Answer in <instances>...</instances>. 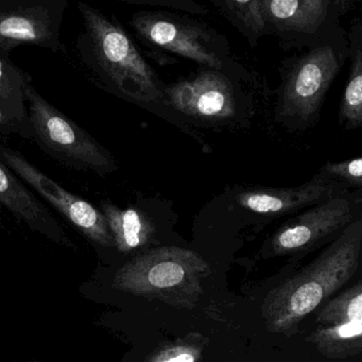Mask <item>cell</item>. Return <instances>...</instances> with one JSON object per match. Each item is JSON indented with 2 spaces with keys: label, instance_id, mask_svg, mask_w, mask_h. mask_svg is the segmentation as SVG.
Wrapping results in <instances>:
<instances>
[{
  "label": "cell",
  "instance_id": "6da1fadb",
  "mask_svg": "<svg viewBox=\"0 0 362 362\" xmlns=\"http://www.w3.org/2000/svg\"><path fill=\"white\" fill-rule=\"evenodd\" d=\"M78 9L83 31L76 52L88 81L133 103H158L163 93L158 77L122 25L90 4L79 3Z\"/></svg>",
  "mask_w": 362,
  "mask_h": 362
},
{
  "label": "cell",
  "instance_id": "7a4b0ae2",
  "mask_svg": "<svg viewBox=\"0 0 362 362\" xmlns=\"http://www.w3.org/2000/svg\"><path fill=\"white\" fill-rule=\"evenodd\" d=\"M361 219L351 222L315 262L273 288L264 298L267 329L287 334L349 283L360 264Z\"/></svg>",
  "mask_w": 362,
  "mask_h": 362
},
{
  "label": "cell",
  "instance_id": "3957f363",
  "mask_svg": "<svg viewBox=\"0 0 362 362\" xmlns=\"http://www.w3.org/2000/svg\"><path fill=\"white\" fill-rule=\"evenodd\" d=\"M211 267L198 253L162 247L134 256L114 277L112 287L133 296L158 300L180 309H192L202 296Z\"/></svg>",
  "mask_w": 362,
  "mask_h": 362
},
{
  "label": "cell",
  "instance_id": "277c9868",
  "mask_svg": "<svg viewBox=\"0 0 362 362\" xmlns=\"http://www.w3.org/2000/svg\"><path fill=\"white\" fill-rule=\"evenodd\" d=\"M24 98L33 141L46 154L67 168L88 171L100 177L117 170L111 152L46 100L33 84L25 86Z\"/></svg>",
  "mask_w": 362,
  "mask_h": 362
},
{
  "label": "cell",
  "instance_id": "5b68a950",
  "mask_svg": "<svg viewBox=\"0 0 362 362\" xmlns=\"http://www.w3.org/2000/svg\"><path fill=\"white\" fill-rule=\"evenodd\" d=\"M69 6V0H0V50L10 54L26 45L64 52L62 23Z\"/></svg>",
  "mask_w": 362,
  "mask_h": 362
},
{
  "label": "cell",
  "instance_id": "8992f818",
  "mask_svg": "<svg viewBox=\"0 0 362 362\" xmlns=\"http://www.w3.org/2000/svg\"><path fill=\"white\" fill-rule=\"evenodd\" d=\"M0 162L16 173L27 186L47 201L82 235L100 247H114L107 220L88 201L71 194L31 164L20 152L0 144Z\"/></svg>",
  "mask_w": 362,
  "mask_h": 362
},
{
  "label": "cell",
  "instance_id": "52a82bcc",
  "mask_svg": "<svg viewBox=\"0 0 362 362\" xmlns=\"http://www.w3.org/2000/svg\"><path fill=\"white\" fill-rule=\"evenodd\" d=\"M353 221V202L349 198L326 199L283 224L269 241V255L304 253L339 230H344Z\"/></svg>",
  "mask_w": 362,
  "mask_h": 362
},
{
  "label": "cell",
  "instance_id": "ba28073f",
  "mask_svg": "<svg viewBox=\"0 0 362 362\" xmlns=\"http://www.w3.org/2000/svg\"><path fill=\"white\" fill-rule=\"evenodd\" d=\"M338 71V60L328 46L317 48L303 57L290 71L284 88V115L300 120L313 117Z\"/></svg>",
  "mask_w": 362,
  "mask_h": 362
},
{
  "label": "cell",
  "instance_id": "9c48e42d",
  "mask_svg": "<svg viewBox=\"0 0 362 362\" xmlns=\"http://www.w3.org/2000/svg\"><path fill=\"white\" fill-rule=\"evenodd\" d=\"M130 26L139 39L160 49L179 54L199 64L220 69L219 57L205 45L204 33L200 29L183 24L158 13L137 12Z\"/></svg>",
  "mask_w": 362,
  "mask_h": 362
},
{
  "label": "cell",
  "instance_id": "30bf717a",
  "mask_svg": "<svg viewBox=\"0 0 362 362\" xmlns=\"http://www.w3.org/2000/svg\"><path fill=\"white\" fill-rule=\"evenodd\" d=\"M166 93L169 105L189 117L218 120L235 114L230 82L217 71H206L196 79L173 84Z\"/></svg>",
  "mask_w": 362,
  "mask_h": 362
},
{
  "label": "cell",
  "instance_id": "8fae6325",
  "mask_svg": "<svg viewBox=\"0 0 362 362\" xmlns=\"http://www.w3.org/2000/svg\"><path fill=\"white\" fill-rule=\"evenodd\" d=\"M332 194V187L321 177L290 188H252L237 197L239 205L259 215L283 216L315 204Z\"/></svg>",
  "mask_w": 362,
  "mask_h": 362
},
{
  "label": "cell",
  "instance_id": "7c38bea8",
  "mask_svg": "<svg viewBox=\"0 0 362 362\" xmlns=\"http://www.w3.org/2000/svg\"><path fill=\"white\" fill-rule=\"evenodd\" d=\"M7 209L33 230L56 240H64L62 228L33 190L0 162V209Z\"/></svg>",
  "mask_w": 362,
  "mask_h": 362
},
{
  "label": "cell",
  "instance_id": "4fadbf2b",
  "mask_svg": "<svg viewBox=\"0 0 362 362\" xmlns=\"http://www.w3.org/2000/svg\"><path fill=\"white\" fill-rule=\"evenodd\" d=\"M98 209L105 216L114 247L120 253L128 254L145 247L156 233L152 220L137 207L120 209L111 201L103 200Z\"/></svg>",
  "mask_w": 362,
  "mask_h": 362
},
{
  "label": "cell",
  "instance_id": "5bb4252c",
  "mask_svg": "<svg viewBox=\"0 0 362 362\" xmlns=\"http://www.w3.org/2000/svg\"><path fill=\"white\" fill-rule=\"evenodd\" d=\"M267 22L284 31L313 33L325 21L328 0H262Z\"/></svg>",
  "mask_w": 362,
  "mask_h": 362
},
{
  "label": "cell",
  "instance_id": "9a60e30c",
  "mask_svg": "<svg viewBox=\"0 0 362 362\" xmlns=\"http://www.w3.org/2000/svg\"><path fill=\"white\" fill-rule=\"evenodd\" d=\"M306 341L329 359L354 357L362 351V321L321 326L311 332Z\"/></svg>",
  "mask_w": 362,
  "mask_h": 362
},
{
  "label": "cell",
  "instance_id": "2e32d148",
  "mask_svg": "<svg viewBox=\"0 0 362 362\" xmlns=\"http://www.w3.org/2000/svg\"><path fill=\"white\" fill-rule=\"evenodd\" d=\"M33 82L30 74L12 62L10 54L0 50V105L12 119L30 126L27 116L24 88Z\"/></svg>",
  "mask_w": 362,
  "mask_h": 362
},
{
  "label": "cell",
  "instance_id": "e0dca14e",
  "mask_svg": "<svg viewBox=\"0 0 362 362\" xmlns=\"http://www.w3.org/2000/svg\"><path fill=\"white\" fill-rule=\"evenodd\" d=\"M315 321L322 326L362 321L361 281L326 300L320 308Z\"/></svg>",
  "mask_w": 362,
  "mask_h": 362
},
{
  "label": "cell",
  "instance_id": "ac0fdd59",
  "mask_svg": "<svg viewBox=\"0 0 362 362\" xmlns=\"http://www.w3.org/2000/svg\"><path fill=\"white\" fill-rule=\"evenodd\" d=\"M340 118L347 128L357 129L362 124V52L360 47L351 58L349 80L343 93Z\"/></svg>",
  "mask_w": 362,
  "mask_h": 362
},
{
  "label": "cell",
  "instance_id": "d6986e66",
  "mask_svg": "<svg viewBox=\"0 0 362 362\" xmlns=\"http://www.w3.org/2000/svg\"><path fill=\"white\" fill-rule=\"evenodd\" d=\"M207 340L198 332H190L152 351L146 362H200Z\"/></svg>",
  "mask_w": 362,
  "mask_h": 362
},
{
  "label": "cell",
  "instance_id": "ffe728a7",
  "mask_svg": "<svg viewBox=\"0 0 362 362\" xmlns=\"http://www.w3.org/2000/svg\"><path fill=\"white\" fill-rule=\"evenodd\" d=\"M216 6L241 30L249 35H262L266 28V18L262 10V0H226L216 1Z\"/></svg>",
  "mask_w": 362,
  "mask_h": 362
},
{
  "label": "cell",
  "instance_id": "44dd1931",
  "mask_svg": "<svg viewBox=\"0 0 362 362\" xmlns=\"http://www.w3.org/2000/svg\"><path fill=\"white\" fill-rule=\"evenodd\" d=\"M323 170L344 183L361 187L362 158L360 156L351 160H343V162L327 163L324 166Z\"/></svg>",
  "mask_w": 362,
  "mask_h": 362
},
{
  "label": "cell",
  "instance_id": "7402d4cb",
  "mask_svg": "<svg viewBox=\"0 0 362 362\" xmlns=\"http://www.w3.org/2000/svg\"><path fill=\"white\" fill-rule=\"evenodd\" d=\"M0 134L4 136H10V135H18L23 139L33 141V131L31 127L22 122H16L12 119L9 115H7L3 107L0 105Z\"/></svg>",
  "mask_w": 362,
  "mask_h": 362
}]
</instances>
